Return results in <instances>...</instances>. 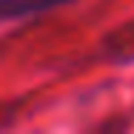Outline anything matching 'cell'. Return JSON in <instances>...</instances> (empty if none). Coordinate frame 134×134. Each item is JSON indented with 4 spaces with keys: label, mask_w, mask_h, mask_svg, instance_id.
<instances>
[{
    "label": "cell",
    "mask_w": 134,
    "mask_h": 134,
    "mask_svg": "<svg viewBox=\"0 0 134 134\" xmlns=\"http://www.w3.org/2000/svg\"><path fill=\"white\" fill-rule=\"evenodd\" d=\"M69 0H0V20H17V17H29V14H40L57 9Z\"/></svg>",
    "instance_id": "6da1fadb"
}]
</instances>
